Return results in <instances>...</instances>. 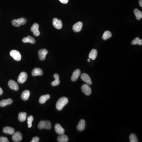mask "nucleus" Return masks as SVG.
Returning <instances> with one entry per match:
<instances>
[{"mask_svg":"<svg viewBox=\"0 0 142 142\" xmlns=\"http://www.w3.org/2000/svg\"><path fill=\"white\" fill-rule=\"evenodd\" d=\"M88 62H90V59H88Z\"/></svg>","mask_w":142,"mask_h":142,"instance_id":"nucleus-38","label":"nucleus"},{"mask_svg":"<svg viewBox=\"0 0 142 142\" xmlns=\"http://www.w3.org/2000/svg\"><path fill=\"white\" fill-rule=\"evenodd\" d=\"M85 128V121L83 119L80 120L77 126L78 130L79 131H83Z\"/></svg>","mask_w":142,"mask_h":142,"instance_id":"nucleus-18","label":"nucleus"},{"mask_svg":"<svg viewBox=\"0 0 142 142\" xmlns=\"http://www.w3.org/2000/svg\"><path fill=\"white\" fill-rule=\"evenodd\" d=\"M139 4L140 6L142 7V0H139Z\"/></svg>","mask_w":142,"mask_h":142,"instance_id":"nucleus-37","label":"nucleus"},{"mask_svg":"<svg viewBox=\"0 0 142 142\" xmlns=\"http://www.w3.org/2000/svg\"><path fill=\"white\" fill-rule=\"evenodd\" d=\"M13 102L12 99L9 98L6 100H3L0 101V106L2 107L11 104Z\"/></svg>","mask_w":142,"mask_h":142,"instance_id":"nucleus-15","label":"nucleus"},{"mask_svg":"<svg viewBox=\"0 0 142 142\" xmlns=\"http://www.w3.org/2000/svg\"><path fill=\"white\" fill-rule=\"evenodd\" d=\"M54 77L55 79V80L51 83V85L53 86H56L59 85L60 83L59 75L57 73H55L54 75Z\"/></svg>","mask_w":142,"mask_h":142,"instance_id":"nucleus-21","label":"nucleus"},{"mask_svg":"<svg viewBox=\"0 0 142 142\" xmlns=\"http://www.w3.org/2000/svg\"><path fill=\"white\" fill-rule=\"evenodd\" d=\"M81 75V71L79 69H77L74 71L72 74L71 79L73 81H75L78 79L79 76Z\"/></svg>","mask_w":142,"mask_h":142,"instance_id":"nucleus-14","label":"nucleus"},{"mask_svg":"<svg viewBox=\"0 0 142 142\" xmlns=\"http://www.w3.org/2000/svg\"><path fill=\"white\" fill-rule=\"evenodd\" d=\"M48 51L46 49H41L38 51L39 59L41 60H43L46 59V56L47 54Z\"/></svg>","mask_w":142,"mask_h":142,"instance_id":"nucleus-8","label":"nucleus"},{"mask_svg":"<svg viewBox=\"0 0 142 142\" xmlns=\"http://www.w3.org/2000/svg\"><path fill=\"white\" fill-rule=\"evenodd\" d=\"M58 141L59 142H67L68 141V137L65 135H61L58 136Z\"/></svg>","mask_w":142,"mask_h":142,"instance_id":"nucleus-25","label":"nucleus"},{"mask_svg":"<svg viewBox=\"0 0 142 142\" xmlns=\"http://www.w3.org/2000/svg\"><path fill=\"white\" fill-rule=\"evenodd\" d=\"M30 95V91L29 90H25L21 94V99L24 100H28Z\"/></svg>","mask_w":142,"mask_h":142,"instance_id":"nucleus-20","label":"nucleus"},{"mask_svg":"<svg viewBox=\"0 0 142 142\" xmlns=\"http://www.w3.org/2000/svg\"><path fill=\"white\" fill-rule=\"evenodd\" d=\"M53 24L54 27L57 29H61L62 27V23L61 20H59L57 18L53 19Z\"/></svg>","mask_w":142,"mask_h":142,"instance_id":"nucleus-6","label":"nucleus"},{"mask_svg":"<svg viewBox=\"0 0 142 142\" xmlns=\"http://www.w3.org/2000/svg\"><path fill=\"white\" fill-rule=\"evenodd\" d=\"M97 51L95 49H93L91 50L89 54V58L92 60H94L96 58L97 56Z\"/></svg>","mask_w":142,"mask_h":142,"instance_id":"nucleus-23","label":"nucleus"},{"mask_svg":"<svg viewBox=\"0 0 142 142\" xmlns=\"http://www.w3.org/2000/svg\"><path fill=\"white\" fill-rule=\"evenodd\" d=\"M3 92V91L1 87H0V95H2Z\"/></svg>","mask_w":142,"mask_h":142,"instance_id":"nucleus-36","label":"nucleus"},{"mask_svg":"<svg viewBox=\"0 0 142 142\" xmlns=\"http://www.w3.org/2000/svg\"><path fill=\"white\" fill-rule=\"evenodd\" d=\"M55 130L57 133L60 135L64 134L65 133V130L59 124H56L55 125Z\"/></svg>","mask_w":142,"mask_h":142,"instance_id":"nucleus-13","label":"nucleus"},{"mask_svg":"<svg viewBox=\"0 0 142 142\" xmlns=\"http://www.w3.org/2000/svg\"><path fill=\"white\" fill-rule=\"evenodd\" d=\"M3 131L4 133L10 135L13 134L15 132V130L13 128L8 126L5 127L4 128Z\"/></svg>","mask_w":142,"mask_h":142,"instance_id":"nucleus-19","label":"nucleus"},{"mask_svg":"<svg viewBox=\"0 0 142 142\" xmlns=\"http://www.w3.org/2000/svg\"><path fill=\"white\" fill-rule=\"evenodd\" d=\"M23 42L24 43H30L34 44L36 42L35 40L32 37L29 36L27 37L24 38L22 40Z\"/></svg>","mask_w":142,"mask_h":142,"instance_id":"nucleus-16","label":"nucleus"},{"mask_svg":"<svg viewBox=\"0 0 142 142\" xmlns=\"http://www.w3.org/2000/svg\"><path fill=\"white\" fill-rule=\"evenodd\" d=\"M9 87L12 90L17 91L19 89V86L13 80H10L8 82Z\"/></svg>","mask_w":142,"mask_h":142,"instance_id":"nucleus-12","label":"nucleus"},{"mask_svg":"<svg viewBox=\"0 0 142 142\" xmlns=\"http://www.w3.org/2000/svg\"><path fill=\"white\" fill-rule=\"evenodd\" d=\"M134 13L136 16V19L138 20H139L142 18V12L140 11L138 9H134Z\"/></svg>","mask_w":142,"mask_h":142,"instance_id":"nucleus-24","label":"nucleus"},{"mask_svg":"<svg viewBox=\"0 0 142 142\" xmlns=\"http://www.w3.org/2000/svg\"><path fill=\"white\" fill-rule=\"evenodd\" d=\"M27 77H28V75L26 72H21L18 78V82L19 83L21 84L24 83L27 80Z\"/></svg>","mask_w":142,"mask_h":142,"instance_id":"nucleus-5","label":"nucleus"},{"mask_svg":"<svg viewBox=\"0 0 142 142\" xmlns=\"http://www.w3.org/2000/svg\"><path fill=\"white\" fill-rule=\"evenodd\" d=\"M81 79L83 81L87 83V84L91 85L92 84V81L89 76L86 73H83L81 75Z\"/></svg>","mask_w":142,"mask_h":142,"instance_id":"nucleus-9","label":"nucleus"},{"mask_svg":"<svg viewBox=\"0 0 142 142\" xmlns=\"http://www.w3.org/2000/svg\"><path fill=\"white\" fill-rule=\"evenodd\" d=\"M43 72L41 69L40 68H35L33 69L32 72V74L33 76H42Z\"/></svg>","mask_w":142,"mask_h":142,"instance_id":"nucleus-17","label":"nucleus"},{"mask_svg":"<svg viewBox=\"0 0 142 142\" xmlns=\"http://www.w3.org/2000/svg\"><path fill=\"white\" fill-rule=\"evenodd\" d=\"M81 89L83 92L86 95H90L92 92V90L89 86L87 84H83L82 86Z\"/></svg>","mask_w":142,"mask_h":142,"instance_id":"nucleus-11","label":"nucleus"},{"mask_svg":"<svg viewBox=\"0 0 142 142\" xmlns=\"http://www.w3.org/2000/svg\"><path fill=\"white\" fill-rule=\"evenodd\" d=\"M12 136V139L13 141L16 142H20L22 139V135L21 133L17 131L13 133Z\"/></svg>","mask_w":142,"mask_h":142,"instance_id":"nucleus-7","label":"nucleus"},{"mask_svg":"<svg viewBox=\"0 0 142 142\" xmlns=\"http://www.w3.org/2000/svg\"><path fill=\"white\" fill-rule=\"evenodd\" d=\"M27 114L25 112H21L19 113L18 118L20 122H24L26 120Z\"/></svg>","mask_w":142,"mask_h":142,"instance_id":"nucleus-26","label":"nucleus"},{"mask_svg":"<svg viewBox=\"0 0 142 142\" xmlns=\"http://www.w3.org/2000/svg\"><path fill=\"white\" fill-rule=\"evenodd\" d=\"M59 0L62 3L65 4L67 3L69 1V0Z\"/></svg>","mask_w":142,"mask_h":142,"instance_id":"nucleus-35","label":"nucleus"},{"mask_svg":"<svg viewBox=\"0 0 142 142\" xmlns=\"http://www.w3.org/2000/svg\"><path fill=\"white\" fill-rule=\"evenodd\" d=\"M33 32L34 35L35 36H38L40 35V32L39 31V30H36Z\"/></svg>","mask_w":142,"mask_h":142,"instance_id":"nucleus-34","label":"nucleus"},{"mask_svg":"<svg viewBox=\"0 0 142 142\" xmlns=\"http://www.w3.org/2000/svg\"><path fill=\"white\" fill-rule=\"evenodd\" d=\"M112 36V34L111 32L109 31H106L103 33V35L102 36V38L103 40H106L109 39Z\"/></svg>","mask_w":142,"mask_h":142,"instance_id":"nucleus-27","label":"nucleus"},{"mask_svg":"<svg viewBox=\"0 0 142 142\" xmlns=\"http://www.w3.org/2000/svg\"><path fill=\"white\" fill-rule=\"evenodd\" d=\"M50 98V95H41L39 98V101L40 103L43 104Z\"/></svg>","mask_w":142,"mask_h":142,"instance_id":"nucleus-22","label":"nucleus"},{"mask_svg":"<svg viewBox=\"0 0 142 142\" xmlns=\"http://www.w3.org/2000/svg\"><path fill=\"white\" fill-rule=\"evenodd\" d=\"M130 139L131 142H138L137 138L134 134H131L130 136Z\"/></svg>","mask_w":142,"mask_h":142,"instance_id":"nucleus-30","label":"nucleus"},{"mask_svg":"<svg viewBox=\"0 0 142 142\" xmlns=\"http://www.w3.org/2000/svg\"><path fill=\"white\" fill-rule=\"evenodd\" d=\"M0 142H9V140L7 138L4 136L0 137Z\"/></svg>","mask_w":142,"mask_h":142,"instance_id":"nucleus-32","label":"nucleus"},{"mask_svg":"<svg viewBox=\"0 0 142 142\" xmlns=\"http://www.w3.org/2000/svg\"><path fill=\"white\" fill-rule=\"evenodd\" d=\"M38 128L40 129H46L50 130L51 128V124L49 121L41 120L38 124Z\"/></svg>","mask_w":142,"mask_h":142,"instance_id":"nucleus-2","label":"nucleus"},{"mask_svg":"<svg viewBox=\"0 0 142 142\" xmlns=\"http://www.w3.org/2000/svg\"><path fill=\"white\" fill-rule=\"evenodd\" d=\"M33 117L32 116H30L27 118V123L29 128H30L32 126V122L33 120Z\"/></svg>","mask_w":142,"mask_h":142,"instance_id":"nucleus-29","label":"nucleus"},{"mask_svg":"<svg viewBox=\"0 0 142 142\" xmlns=\"http://www.w3.org/2000/svg\"><path fill=\"white\" fill-rule=\"evenodd\" d=\"M27 22V19L24 18H21L17 19H13L12 21V25L15 27H19L21 25H24Z\"/></svg>","mask_w":142,"mask_h":142,"instance_id":"nucleus-3","label":"nucleus"},{"mask_svg":"<svg viewBox=\"0 0 142 142\" xmlns=\"http://www.w3.org/2000/svg\"><path fill=\"white\" fill-rule=\"evenodd\" d=\"M83 25V24L82 23L79 21L73 25L72 29L75 32H79L80 31H81V29H82Z\"/></svg>","mask_w":142,"mask_h":142,"instance_id":"nucleus-10","label":"nucleus"},{"mask_svg":"<svg viewBox=\"0 0 142 142\" xmlns=\"http://www.w3.org/2000/svg\"><path fill=\"white\" fill-rule=\"evenodd\" d=\"M10 55L15 60L19 61L21 59V53L17 50H12L10 52Z\"/></svg>","mask_w":142,"mask_h":142,"instance_id":"nucleus-4","label":"nucleus"},{"mask_svg":"<svg viewBox=\"0 0 142 142\" xmlns=\"http://www.w3.org/2000/svg\"><path fill=\"white\" fill-rule=\"evenodd\" d=\"M131 44L133 45L136 44L141 46L142 45V40L139 38H136L132 41Z\"/></svg>","mask_w":142,"mask_h":142,"instance_id":"nucleus-28","label":"nucleus"},{"mask_svg":"<svg viewBox=\"0 0 142 142\" xmlns=\"http://www.w3.org/2000/svg\"><path fill=\"white\" fill-rule=\"evenodd\" d=\"M40 139L39 138L38 136H35L32 139V140L31 142H39Z\"/></svg>","mask_w":142,"mask_h":142,"instance_id":"nucleus-33","label":"nucleus"},{"mask_svg":"<svg viewBox=\"0 0 142 142\" xmlns=\"http://www.w3.org/2000/svg\"><path fill=\"white\" fill-rule=\"evenodd\" d=\"M39 28V25L38 24H37V23H35L33 24L32 27H31V31L32 32H33L34 31L36 30H38Z\"/></svg>","mask_w":142,"mask_h":142,"instance_id":"nucleus-31","label":"nucleus"},{"mask_svg":"<svg viewBox=\"0 0 142 142\" xmlns=\"http://www.w3.org/2000/svg\"><path fill=\"white\" fill-rule=\"evenodd\" d=\"M68 100L67 98L65 97L60 98L57 104L56 107L57 110L61 111L63 108L68 103Z\"/></svg>","mask_w":142,"mask_h":142,"instance_id":"nucleus-1","label":"nucleus"}]
</instances>
